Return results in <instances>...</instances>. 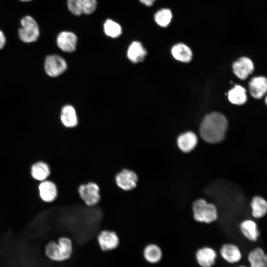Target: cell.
<instances>
[{
  "label": "cell",
  "mask_w": 267,
  "mask_h": 267,
  "mask_svg": "<svg viewBox=\"0 0 267 267\" xmlns=\"http://www.w3.org/2000/svg\"><path fill=\"white\" fill-rule=\"evenodd\" d=\"M227 125V119L223 115L219 112L211 113L204 117L201 124L200 135L207 142H220L224 137Z\"/></svg>",
  "instance_id": "cell-1"
},
{
  "label": "cell",
  "mask_w": 267,
  "mask_h": 267,
  "mask_svg": "<svg viewBox=\"0 0 267 267\" xmlns=\"http://www.w3.org/2000/svg\"><path fill=\"white\" fill-rule=\"evenodd\" d=\"M72 240L68 236H62L56 241L50 240L44 247L45 257L54 262H63L69 260L73 253Z\"/></svg>",
  "instance_id": "cell-2"
},
{
  "label": "cell",
  "mask_w": 267,
  "mask_h": 267,
  "mask_svg": "<svg viewBox=\"0 0 267 267\" xmlns=\"http://www.w3.org/2000/svg\"><path fill=\"white\" fill-rule=\"evenodd\" d=\"M20 24L18 35L21 41L25 43H31L38 40L40 35V29L33 17L29 15L23 16Z\"/></svg>",
  "instance_id": "cell-3"
},
{
  "label": "cell",
  "mask_w": 267,
  "mask_h": 267,
  "mask_svg": "<svg viewBox=\"0 0 267 267\" xmlns=\"http://www.w3.org/2000/svg\"><path fill=\"white\" fill-rule=\"evenodd\" d=\"M193 217L199 222L209 223L218 218L216 207L212 203H207L203 199L195 200L192 204Z\"/></svg>",
  "instance_id": "cell-4"
},
{
  "label": "cell",
  "mask_w": 267,
  "mask_h": 267,
  "mask_svg": "<svg viewBox=\"0 0 267 267\" xmlns=\"http://www.w3.org/2000/svg\"><path fill=\"white\" fill-rule=\"evenodd\" d=\"M78 192L81 199L87 206H95L100 200L99 186L93 181L80 184Z\"/></svg>",
  "instance_id": "cell-5"
},
{
  "label": "cell",
  "mask_w": 267,
  "mask_h": 267,
  "mask_svg": "<svg viewBox=\"0 0 267 267\" xmlns=\"http://www.w3.org/2000/svg\"><path fill=\"white\" fill-rule=\"evenodd\" d=\"M96 241L99 248L103 252L115 250L120 244L118 234L114 230L107 229L101 230L97 233Z\"/></svg>",
  "instance_id": "cell-6"
},
{
  "label": "cell",
  "mask_w": 267,
  "mask_h": 267,
  "mask_svg": "<svg viewBox=\"0 0 267 267\" xmlns=\"http://www.w3.org/2000/svg\"><path fill=\"white\" fill-rule=\"evenodd\" d=\"M138 179L136 173L127 168L122 169L115 176V182L117 187L126 191L134 189L137 185Z\"/></svg>",
  "instance_id": "cell-7"
},
{
  "label": "cell",
  "mask_w": 267,
  "mask_h": 267,
  "mask_svg": "<svg viewBox=\"0 0 267 267\" xmlns=\"http://www.w3.org/2000/svg\"><path fill=\"white\" fill-rule=\"evenodd\" d=\"M67 67L64 59L58 55H49L45 58V71L50 77H56L60 75L66 71Z\"/></svg>",
  "instance_id": "cell-8"
},
{
  "label": "cell",
  "mask_w": 267,
  "mask_h": 267,
  "mask_svg": "<svg viewBox=\"0 0 267 267\" xmlns=\"http://www.w3.org/2000/svg\"><path fill=\"white\" fill-rule=\"evenodd\" d=\"M38 192L41 200L45 203L53 202L57 198L58 191L57 185L51 180L47 179L39 182Z\"/></svg>",
  "instance_id": "cell-9"
},
{
  "label": "cell",
  "mask_w": 267,
  "mask_h": 267,
  "mask_svg": "<svg viewBox=\"0 0 267 267\" xmlns=\"http://www.w3.org/2000/svg\"><path fill=\"white\" fill-rule=\"evenodd\" d=\"M56 41L58 47L64 52L70 53L76 49L78 38L71 31H64L60 32L57 36Z\"/></svg>",
  "instance_id": "cell-10"
},
{
  "label": "cell",
  "mask_w": 267,
  "mask_h": 267,
  "mask_svg": "<svg viewBox=\"0 0 267 267\" xmlns=\"http://www.w3.org/2000/svg\"><path fill=\"white\" fill-rule=\"evenodd\" d=\"M217 253L209 247H204L197 250L195 259L201 267H213L216 263Z\"/></svg>",
  "instance_id": "cell-11"
},
{
  "label": "cell",
  "mask_w": 267,
  "mask_h": 267,
  "mask_svg": "<svg viewBox=\"0 0 267 267\" xmlns=\"http://www.w3.org/2000/svg\"><path fill=\"white\" fill-rule=\"evenodd\" d=\"M234 74L241 80H245L254 71V66L252 60L246 57H242L232 65Z\"/></svg>",
  "instance_id": "cell-12"
},
{
  "label": "cell",
  "mask_w": 267,
  "mask_h": 267,
  "mask_svg": "<svg viewBox=\"0 0 267 267\" xmlns=\"http://www.w3.org/2000/svg\"><path fill=\"white\" fill-rule=\"evenodd\" d=\"M50 174L49 165L44 161H36L33 163L30 168L31 177L39 182L48 179Z\"/></svg>",
  "instance_id": "cell-13"
},
{
  "label": "cell",
  "mask_w": 267,
  "mask_h": 267,
  "mask_svg": "<svg viewBox=\"0 0 267 267\" xmlns=\"http://www.w3.org/2000/svg\"><path fill=\"white\" fill-rule=\"evenodd\" d=\"M222 258L229 264H236L240 261L242 256L239 247L233 244H223L220 250Z\"/></svg>",
  "instance_id": "cell-14"
},
{
  "label": "cell",
  "mask_w": 267,
  "mask_h": 267,
  "mask_svg": "<svg viewBox=\"0 0 267 267\" xmlns=\"http://www.w3.org/2000/svg\"><path fill=\"white\" fill-rule=\"evenodd\" d=\"M142 256L145 261L151 264L159 263L163 258V252L160 247L155 243L147 244L142 251Z\"/></svg>",
  "instance_id": "cell-15"
},
{
  "label": "cell",
  "mask_w": 267,
  "mask_h": 267,
  "mask_svg": "<svg viewBox=\"0 0 267 267\" xmlns=\"http://www.w3.org/2000/svg\"><path fill=\"white\" fill-rule=\"evenodd\" d=\"M147 54V51L142 44L138 41L133 42L129 46L127 51L128 59L133 63L142 62Z\"/></svg>",
  "instance_id": "cell-16"
},
{
  "label": "cell",
  "mask_w": 267,
  "mask_h": 267,
  "mask_svg": "<svg viewBox=\"0 0 267 267\" xmlns=\"http://www.w3.org/2000/svg\"><path fill=\"white\" fill-rule=\"evenodd\" d=\"M249 89L253 97L257 99L262 98L267 91V79L263 76L253 78L249 82Z\"/></svg>",
  "instance_id": "cell-17"
},
{
  "label": "cell",
  "mask_w": 267,
  "mask_h": 267,
  "mask_svg": "<svg viewBox=\"0 0 267 267\" xmlns=\"http://www.w3.org/2000/svg\"><path fill=\"white\" fill-rule=\"evenodd\" d=\"M197 142V135L192 132H187L180 134L177 139L179 148L186 153L192 151L196 147Z\"/></svg>",
  "instance_id": "cell-18"
},
{
  "label": "cell",
  "mask_w": 267,
  "mask_h": 267,
  "mask_svg": "<svg viewBox=\"0 0 267 267\" xmlns=\"http://www.w3.org/2000/svg\"><path fill=\"white\" fill-rule=\"evenodd\" d=\"M171 53L175 59L182 62H189L192 58L191 49L183 43L174 45L171 49Z\"/></svg>",
  "instance_id": "cell-19"
},
{
  "label": "cell",
  "mask_w": 267,
  "mask_h": 267,
  "mask_svg": "<svg viewBox=\"0 0 267 267\" xmlns=\"http://www.w3.org/2000/svg\"><path fill=\"white\" fill-rule=\"evenodd\" d=\"M248 260L250 267H267V256L260 247L255 248L249 253Z\"/></svg>",
  "instance_id": "cell-20"
},
{
  "label": "cell",
  "mask_w": 267,
  "mask_h": 267,
  "mask_svg": "<svg viewBox=\"0 0 267 267\" xmlns=\"http://www.w3.org/2000/svg\"><path fill=\"white\" fill-rule=\"evenodd\" d=\"M60 119L63 125L67 128H73L78 124V117L76 110L70 105H65L62 108Z\"/></svg>",
  "instance_id": "cell-21"
},
{
  "label": "cell",
  "mask_w": 267,
  "mask_h": 267,
  "mask_svg": "<svg viewBox=\"0 0 267 267\" xmlns=\"http://www.w3.org/2000/svg\"><path fill=\"white\" fill-rule=\"evenodd\" d=\"M240 228L243 235L249 240H257L260 233L257 224L254 221L250 220L244 221L241 223Z\"/></svg>",
  "instance_id": "cell-22"
},
{
  "label": "cell",
  "mask_w": 267,
  "mask_h": 267,
  "mask_svg": "<svg viewBox=\"0 0 267 267\" xmlns=\"http://www.w3.org/2000/svg\"><path fill=\"white\" fill-rule=\"evenodd\" d=\"M228 98L230 102L234 104H243L247 99L246 90L244 87L240 85H235L229 91Z\"/></svg>",
  "instance_id": "cell-23"
},
{
  "label": "cell",
  "mask_w": 267,
  "mask_h": 267,
  "mask_svg": "<svg viewBox=\"0 0 267 267\" xmlns=\"http://www.w3.org/2000/svg\"><path fill=\"white\" fill-rule=\"evenodd\" d=\"M173 17L171 10L168 8H163L156 12L154 19L156 23L161 27H167L171 23Z\"/></svg>",
  "instance_id": "cell-24"
},
{
  "label": "cell",
  "mask_w": 267,
  "mask_h": 267,
  "mask_svg": "<svg viewBox=\"0 0 267 267\" xmlns=\"http://www.w3.org/2000/svg\"><path fill=\"white\" fill-rule=\"evenodd\" d=\"M251 206L252 210V214L255 218H262L267 212V201L262 197H254L252 200Z\"/></svg>",
  "instance_id": "cell-25"
},
{
  "label": "cell",
  "mask_w": 267,
  "mask_h": 267,
  "mask_svg": "<svg viewBox=\"0 0 267 267\" xmlns=\"http://www.w3.org/2000/svg\"><path fill=\"white\" fill-rule=\"evenodd\" d=\"M103 30L105 35L112 38L119 37L122 32L121 26L117 22L107 19L103 24Z\"/></svg>",
  "instance_id": "cell-26"
},
{
  "label": "cell",
  "mask_w": 267,
  "mask_h": 267,
  "mask_svg": "<svg viewBox=\"0 0 267 267\" xmlns=\"http://www.w3.org/2000/svg\"><path fill=\"white\" fill-rule=\"evenodd\" d=\"M82 0H67L68 10L75 15H80L82 14Z\"/></svg>",
  "instance_id": "cell-27"
},
{
  "label": "cell",
  "mask_w": 267,
  "mask_h": 267,
  "mask_svg": "<svg viewBox=\"0 0 267 267\" xmlns=\"http://www.w3.org/2000/svg\"><path fill=\"white\" fill-rule=\"evenodd\" d=\"M97 5L96 0H82V13L90 14L96 9Z\"/></svg>",
  "instance_id": "cell-28"
},
{
  "label": "cell",
  "mask_w": 267,
  "mask_h": 267,
  "mask_svg": "<svg viewBox=\"0 0 267 267\" xmlns=\"http://www.w3.org/2000/svg\"><path fill=\"white\" fill-rule=\"evenodd\" d=\"M6 39L2 31L0 30V49L4 47L6 44Z\"/></svg>",
  "instance_id": "cell-29"
},
{
  "label": "cell",
  "mask_w": 267,
  "mask_h": 267,
  "mask_svg": "<svg viewBox=\"0 0 267 267\" xmlns=\"http://www.w3.org/2000/svg\"><path fill=\"white\" fill-rule=\"evenodd\" d=\"M139 1L143 4L147 6H152L156 0H139Z\"/></svg>",
  "instance_id": "cell-30"
},
{
  "label": "cell",
  "mask_w": 267,
  "mask_h": 267,
  "mask_svg": "<svg viewBox=\"0 0 267 267\" xmlns=\"http://www.w3.org/2000/svg\"><path fill=\"white\" fill-rule=\"evenodd\" d=\"M20 1L22 2H29L30 1H32L33 0H19Z\"/></svg>",
  "instance_id": "cell-31"
},
{
  "label": "cell",
  "mask_w": 267,
  "mask_h": 267,
  "mask_svg": "<svg viewBox=\"0 0 267 267\" xmlns=\"http://www.w3.org/2000/svg\"><path fill=\"white\" fill-rule=\"evenodd\" d=\"M237 267H247L245 266H238Z\"/></svg>",
  "instance_id": "cell-32"
}]
</instances>
